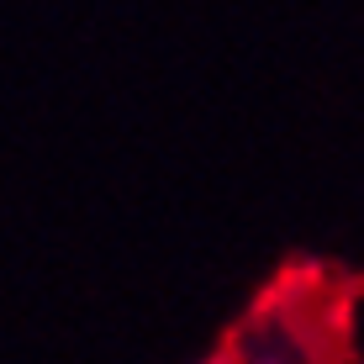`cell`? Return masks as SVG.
<instances>
[{"label":"cell","mask_w":364,"mask_h":364,"mask_svg":"<svg viewBox=\"0 0 364 364\" xmlns=\"http://www.w3.org/2000/svg\"><path fill=\"white\" fill-rule=\"evenodd\" d=\"M196 364H237V359H232V348H222V354H206V359H196Z\"/></svg>","instance_id":"6da1fadb"}]
</instances>
